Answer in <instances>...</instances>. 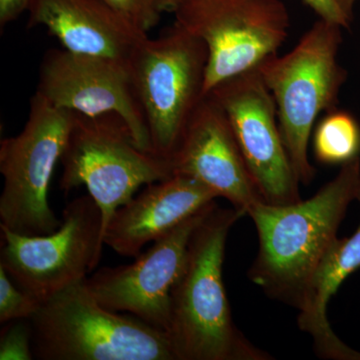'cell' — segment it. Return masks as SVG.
<instances>
[{"label": "cell", "mask_w": 360, "mask_h": 360, "mask_svg": "<svg viewBox=\"0 0 360 360\" xmlns=\"http://www.w3.org/2000/svg\"><path fill=\"white\" fill-rule=\"evenodd\" d=\"M360 200V158L341 165L312 198L290 205L258 201L248 215L259 248L248 277L270 297L298 309L317 266L338 239L348 206Z\"/></svg>", "instance_id": "obj_1"}, {"label": "cell", "mask_w": 360, "mask_h": 360, "mask_svg": "<svg viewBox=\"0 0 360 360\" xmlns=\"http://www.w3.org/2000/svg\"><path fill=\"white\" fill-rule=\"evenodd\" d=\"M246 213L215 205L196 227L170 295L167 336L176 360H269L232 319L222 270L227 236Z\"/></svg>", "instance_id": "obj_2"}, {"label": "cell", "mask_w": 360, "mask_h": 360, "mask_svg": "<svg viewBox=\"0 0 360 360\" xmlns=\"http://www.w3.org/2000/svg\"><path fill=\"white\" fill-rule=\"evenodd\" d=\"M30 322L34 359L176 360L167 333L105 309L84 279L42 302Z\"/></svg>", "instance_id": "obj_3"}, {"label": "cell", "mask_w": 360, "mask_h": 360, "mask_svg": "<svg viewBox=\"0 0 360 360\" xmlns=\"http://www.w3.org/2000/svg\"><path fill=\"white\" fill-rule=\"evenodd\" d=\"M341 26L317 20L283 56L265 59L257 70L276 104L284 146L296 176L307 186L315 175L309 158L317 117L335 110L347 72L338 63Z\"/></svg>", "instance_id": "obj_4"}, {"label": "cell", "mask_w": 360, "mask_h": 360, "mask_svg": "<svg viewBox=\"0 0 360 360\" xmlns=\"http://www.w3.org/2000/svg\"><path fill=\"white\" fill-rule=\"evenodd\" d=\"M208 49L174 23L158 39L148 37L129 61L153 153L172 160L187 123L205 94Z\"/></svg>", "instance_id": "obj_5"}, {"label": "cell", "mask_w": 360, "mask_h": 360, "mask_svg": "<svg viewBox=\"0 0 360 360\" xmlns=\"http://www.w3.org/2000/svg\"><path fill=\"white\" fill-rule=\"evenodd\" d=\"M59 186L65 193L85 186L103 214V234L118 208L141 186L172 176L170 161L142 150L117 113L89 117L75 113L60 160Z\"/></svg>", "instance_id": "obj_6"}, {"label": "cell", "mask_w": 360, "mask_h": 360, "mask_svg": "<svg viewBox=\"0 0 360 360\" xmlns=\"http://www.w3.org/2000/svg\"><path fill=\"white\" fill-rule=\"evenodd\" d=\"M75 118V112L35 91L23 129L0 143V226L26 236H47L60 226L49 206V188Z\"/></svg>", "instance_id": "obj_7"}, {"label": "cell", "mask_w": 360, "mask_h": 360, "mask_svg": "<svg viewBox=\"0 0 360 360\" xmlns=\"http://www.w3.org/2000/svg\"><path fill=\"white\" fill-rule=\"evenodd\" d=\"M174 22L208 49L205 94L277 54L290 32L281 0H179Z\"/></svg>", "instance_id": "obj_8"}, {"label": "cell", "mask_w": 360, "mask_h": 360, "mask_svg": "<svg viewBox=\"0 0 360 360\" xmlns=\"http://www.w3.org/2000/svg\"><path fill=\"white\" fill-rule=\"evenodd\" d=\"M0 229V266L40 302L86 278L103 255V214L90 194L70 201L60 226L47 236H21Z\"/></svg>", "instance_id": "obj_9"}, {"label": "cell", "mask_w": 360, "mask_h": 360, "mask_svg": "<svg viewBox=\"0 0 360 360\" xmlns=\"http://www.w3.org/2000/svg\"><path fill=\"white\" fill-rule=\"evenodd\" d=\"M219 104L262 200L283 205L302 200L279 129L276 104L257 68L226 78L208 94Z\"/></svg>", "instance_id": "obj_10"}, {"label": "cell", "mask_w": 360, "mask_h": 360, "mask_svg": "<svg viewBox=\"0 0 360 360\" xmlns=\"http://www.w3.org/2000/svg\"><path fill=\"white\" fill-rule=\"evenodd\" d=\"M37 92L59 108L89 117L117 113L129 124L137 146L155 153L129 63L49 49L40 65Z\"/></svg>", "instance_id": "obj_11"}, {"label": "cell", "mask_w": 360, "mask_h": 360, "mask_svg": "<svg viewBox=\"0 0 360 360\" xmlns=\"http://www.w3.org/2000/svg\"><path fill=\"white\" fill-rule=\"evenodd\" d=\"M215 205L155 241L132 264L103 267L86 277L89 292L105 309L134 315L167 335L170 295L184 269L189 241Z\"/></svg>", "instance_id": "obj_12"}, {"label": "cell", "mask_w": 360, "mask_h": 360, "mask_svg": "<svg viewBox=\"0 0 360 360\" xmlns=\"http://www.w3.org/2000/svg\"><path fill=\"white\" fill-rule=\"evenodd\" d=\"M170 165L174 174L198 180L246 214L251 206L264 201L229 118L210 94L194 110Z\"/></svg>", "instance_id": "obj_13"}, {"label": "cell", "mask_w": 360, "mask_h": 360, "mask_svg": "<svg viewBox=\"0 0 360 360\" xmlns=\"http://www.w3.org/2000/svg\"><path fill=\"white\" fill-rule=\"evenodd\" d=\"M217 198L212 189L184 175L153 182L116 210L104 231V245L122 257H137L144 246L167 236Z\"/></svg>", "instance_id": "obj_14"}, {"label": "cell", "mask_w": 360, "mask_h": 360, "mask_svg": "<svg viewBox=\"0 0 360 360\" xmlns=\"http://www.w3.org/2000/svg\"><path fill=\"white\" fill-rule=\"evenodd\" d=\"M27 26H44L68 51L129 63L148 33L103 0H32Z\"/></svg>", "instance_id": "obj_15"}, {"label": "cell", "mask_w": 360, "mask_h": 360, "mask_svg": "<svg viewBox=\"0 0 360 360\" xmlns=\"http://www.w3.org/2000/svg\"><path fill=\"white\" fill-rule=\"evenodd\" d=\"M360 203V200H359ZM360 269V224L349 238H338L315 270L300 302L298 326L314 340L319 356L360 360V352L345 345L328 321V304L343 281Z\"/></svg>", "instance_id": "obj_16"}, {"label": "cell", "mask_w": 360, "mask_h": 360, "mask_svg": "<svg viewBox=\"0 0 360 360\" xmlns=\"http://www.w3.org/2000/svg\"><path fill=\"white\" fill-rule=\"evenodd\" d=\"M314 151L322 165H343L356 160L360 155L359 122L347 111H328L314 130Z\"/></svg>", "instance_id": "obj_17"}, {"label": "cell", "mask_w": 360, "mask_h": 360, "mask_svg": "<svg viewBox=\"0 0 360 360\" xmlns=\"http://www.w3.org/2000/svg\"><path fill=\"white\" fill-rule=\"evenodd\" d=\"M40 304L39 300L16 285L4 267L0 266V323L30 319Z\"/></svg>", "instance_id": "obj_18"}, {"label": "cell", "mask_w": 360, "mask_h": 360, "mask_svg": "<svg viewBox=\"0 0 360 360\" xmlns=\"http://www.w3.org/2000/svg\"><path fill=\"white\" fill-rule=\"evenodd\" d=\"M0 360L34 359L32 330L30 319H18L2 324Z\"/></svg>", "instance_id": "obj_19"}, {"label": "cell", "mask_w": 360, "mask_h": 360, "mask_svg": "<svg viewBox=\"0 0 360 360\" xmlns=\"http://www.w3.org/2000/svg\"><path fill=\"white\" fill-rule=\"evenodd\" d=\"M118 14L148 33L160 23L161 13L155 0H103Z\"/></svg>", "instance_id": "obj_20"}, {"label": "cell", "mask_w": 360, "mask_h": 360, "mask_svg": "<svg viewBox=\"0 0 360 360\" xmlns=\"http://www.w3.org/2000/svg\"><path fill=\"white\" fill-rule=\"evenodd\" d=\"M319 18L348 27L352 18V6L355 0H302Z\"/></svg>", "instance_id": "obj_21"}, {"label": "cell", "mask_w": 360, "mask_h": 360, "mask_svg": "<svg viewBox=\"0 0 360 360\" xmlns=\"http://www.w3.org/2000/svg\"><path fill=\"white\" fill-rule=\"evenodd\" d=\"M32 0H0V25L1 27L15 20L27 11Z\"/></svg>", "instance_id": "obj_22"}, {"label": "cell", "mask_w": 360, "mask_h": 360, "mask_svg": "<svg viewBox=\"0 0 360 360\" xmlns=\"http://www.w3.org/2000/svg\"><path fill=\"white\" fill-rule=\"evenodd\" d=\"M155 2L161 13H174L179 0H155Z\"/></svg>", "instance_id": "obj_23"}]
</instances>
